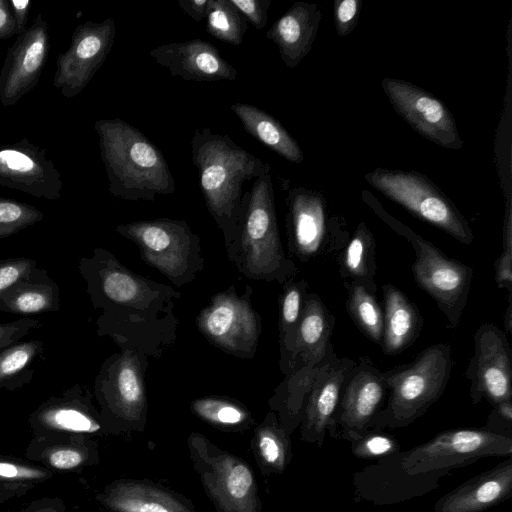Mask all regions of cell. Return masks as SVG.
<instances>
[{
  "instance_id": "6da1fadb",
  "label": "cell",
  "mask_w": 512,
  "mask_h": 512,
  "mask_svg": "<svg viewBox=\"0 0 512 512\" xmlns=\"http://www.w3.org/2000/svg\"><path fill=\"white\" fill-rule=\"evenodd\" d=\"M78 270L93 308L101 310L96 319L98 336H109L119 349L152 358H160L173 346L180 292L134 273L104 248L80 258Z\"/></svg>"
},
{
  "instance_id": "7a4b0ae2",
  "label": "cell",
  "mask_w": 512,
  "mask_h": 512,
  "mask_svg": "<svg viewBox=\"0 0 512 512\" xmlns=\"http://www.w3.org/2000/svg\"><path fill=\"white\" fill-rule=\"evenodd\" d=\"M191 157L206 208L227 249L235 236L245 183L270 173V165L243 149L229 135L209 128L194 132Z\"/></svg>"
},
{
  "instance_id": "3957f363",
  "label": "cell",
  "mask_w": 512,
  "mask_h": 512,
  "mask_svg": "<svg viewBox=\"0 0 512 512\" xmlns=\"http://www.w3.org/2000/svg\"><path fill=\"white\" fill-rule=\"evenodd\" d=\"M108 191L127 201H154L175 192V180L159 150L139 129L119 119L94 123Z\"/></svg>"
},
{
  "instance_id": "277c9868",
  "label": "cell",
  "mask_w": 512,
  "mask_h": 512,
  "mask_svg": "<svg viewBox=\"0 0 512 512\" xmlns=\"http://www.w3.org/2000/svg\"><path fill=\"white\" fill-rule=\"evenodd\" d=\"M226 256L248 279L281 285L295 279L298 269L280 239L270 173L256 178L250 190L244 192L235 236Z\"/></svg>"
},
{
  "instance_id": "5b68a950",
  "label": "cell",
  "mask_w": 512,
  "mask_h": 512,
  "mask_svg": "<svg viewBox=\"0 0 512 512\" xmlns=\"http://www.w3.org/2000/svg\"><path fill=\"white\" fill-rule=\"evenodd\" d=\"M452 365L450 345L438 343L411 362L383 371L388 394L371 430L402 428L425 414L444 393Z\"/></svg>"
},
{
  "instance_id": "8992f818",
  "label": "cell",
  "mask_w": 512,
  "mask_h": 512,
  "mask_svg": "<svg viewBox=\"0 0 512 512\" xmlns=\"http://www.w3.org/2000/svg\"><path fill=\"white\" fill-rule=\"evenodd\" d=\"M148 360L135 350L120 349L101 364L93 394L107 435L144 432L148 420Z\"/></svg>"
},
{
  "instance_id": "52a82bcc",
  "label": "cell",
  "mask_w": 512,
  "mask_h": 512,
  "mask_svg": "<svg viewBox=\"0 0 512 512\" xmlns=\"http://www.w3.org/2000/svg\"><path fill=\"white\" fill-rule=\"evenodd\" d=\"M370 205L382 221L410 243L415 254L412 273L416 284L434 299L448 326L456 328L467 304L473 268L446 256L379 204Z\"/></svg>"
},
{
  "instance_id": "ba28073f",
  "label": "cell",
  "mask_w": 512,
  "mask_h": 512,
  "mask_svg": "<svg viewBox=\"0 0 512 512\" xmlns=\"http://www.w3.org/2000/svg\"><path fill=\"white\" fill-rule=\"evenodd\" d=\"M115 231L133 242L142 260L175 286L191 283L205 267L200 238L184 220L133 221L117 225Z\"/></svg>"
},
{
  "instance_id": "9c48e42d",
  "label": "cell",
  "mask_w": 512,
  "mask_h": 512,
  "mask_svg": "<svg viewBox=\"0 0 512 512\" xmlns=\"http://www.w3.org/2000/svg\"><path fill=\"white\" fill-rule=\"evenodd\" d=\"M186 442L191 465L216 512H262L255 474L245 460L199 432L190 433Z\"/></svg>"
},
{
  "instance_id": "30bf717a",
  "label": "cell",
  "mask_w": 512,
  "mask_h": 512,
  "mask_svg": "<svg viewBox=\"0 0 512 512\" xmlns=\"http://www.w3.org/2000/svg\"><path fill=\"white\" fill-rule=\"evenodd\" d=\"M512 455V438L485 428L442 431L429 441L395 454L397 465L407 475L450 470L480 458Z\"/></svg>"
},
{
  "instance_id": "8fae6325",
  "label": "cell",
  "mask_w": 512,
  "mask_h": 512,
  "mask_svg": "<svg viewBox=\"0 0 512 512\" xmlns=\"http://www.w3.org/2000/svg\"><path fill=\"white\" fill-rule=\"evenodd\" d=\"M365 179L416 217L470 245L472 229L454 203L426 176L415 171L377 168Z\"/></svg>"
},
{
  "instance_id": "7c38bea8",
  "label": "cell",
  "mask_w": 512,
  "mask_h": 512,
  "mask_svg": "<svg viewBox=\"0 0 512 512\" xmlns=\"http://www.w3.org/2000/svg\"><path fill=\"white\" fill-rule=\"evenodd\" d=\"M252 294L250 285L241 294L231 285L214 294L196 319L197 329L211 345L243 359L255 356L262 332V319L252 305Z\"/></svg>"
},
{
  "instance_id": "4fadbf2b",
  "label": "cell",
  "mask_w": 512,
  "mask_h": 512,
  "mask_svg": "<svg viewBox=\"0 0 512 512\" xmlns=\"http://www.w3.org/2000/svg\"><path fill=\"white\" fill-rule=\"evenodd\" d=\"M288 256L301 262L326 259L337 254L349 239L348 232L329 217L324 196L297 187L286 197Z\"/></svg>"
},
{
  "instance_id": "5bb4252c",
  "label": "cell",
  "mask_w": 512,
  "mask_h": 512,
  "mask_svg": "<svg viewBox=\"0 0 512 512\" xmlns=\"http://www.w3.org/2000/svg\"><path fill=\"white\" fill-rule=\"evenodd\" d=\"M388 394L383 371L361 356L347 380L327 431L350 442L371 430Z\"/></svg>"
},
{
  "instance_id": "9a60e30c",
  "label": "cell",
  "mask_w": 512,
  "mask_h": 512,
  "mask_svg": "<svg viewBox=\"0 0 512 512\" xmlns=\"http://www.w3.org/2000/svg\"><path fill=\"white\" fill-rule=\"evenodd\" d=\"M116 36L113 18L87 20L76 26L68 49L59 54L53 85L65 98L80 94L104 64Z\"/></svg>"
},
{
  "instance_id": "2e32d148",
  "label": "cell",
  "mask_w": 512,
  "mask_h": 512,
  "mask_svg": "<svg viewBox=\"0 0 512 512\" xmlns=\"http://www.w3.org/2000/svg\"><path fill=\"white\" fill-rule=\"evenodd\" d=\"M474 351L465 377L471 400L492 406L512 400V351L506 334L492 323H483L474 336Z\"/></svg>"
},
{
  "instance_id": "e0dca14e",
  "label": "cell",
  "mask_w": 512,
  "mask_h": 512,
  "mask_svg": "<svg viewBox=\"0 0 512 512\" xmlns=\"http://www.w3.org/2000/svg\"><path fill=\"white\" fill-rule=\"evenodd\" d=\"M381 84L395 111L422 137L447 149L463 147L454 117L441 100L401 79L386 77Z\"/></svg>"
},
{
  "instance_id": "ac0fdd59",
  "label": "cell",
  "mask_w": 512,
  "mask_h": 512,
  "mask_svg": "<svg viewBox=\"0 0 512 512\" xmlns=\"http://www.w3.org/2000/svg\"><path fill=\"white\" fill-rule=\"evenodd\" d=\"M93 399V391L80 384L49 397L28 417L33 436L81 435L94 439L108 436Z\"/></svg>"
},
{
  "instance_id": "d6986e66",
  "label": "cell",
  "mask_w": 512,
  "mask_h": 512,
  "mask_svg": "<svg viewBox=\"0 0 512 512\" xmlns=\"http://www.w3.org/2000/svg\"><path fill=\"white\" fill-rule=\"evenodd\" d=\"M50 51L49 25L42 13L7 51L0 70V103L10 107L35 88Z\"/></svg>"
},
{
  "instance_id": "ffe728a7",
  "label": "cell",
  "mask_w": 512,
  "mask_h": 512,
  "mask_svg": "<svg viewBox=\"0 0 512 512\" xmlns=\"http://www.w3.org/2000/svg\"><path fill=\"white\" fill-rule=\"evenodd\" d=\"M64 183L47 150L27 138L0 146V187L58 200Z\"/></svg>"
},
{
  "instance_id": "44dd1931",
  "label": "cell",
  "mask_w": 512,
  "mask_h": 512,
  "mask_svg": "<svg viewBox=\"0 0 512 512\" xmlns=\"http://www.w3.org/2000/svg\"><path fill=\"white\" fill-rule=\"evenodd\" d=\"M356 361L334 353L320 368L307 395L300 422V439L321 447L344 386Z\"/></svg>"
},
{
  "instance_id": "7402d4cb",
  "label": "cell",
  "mask_w": 512,
  "mask_h": 512,
  "mask_svg": "<svg viewBox=\"0 0 512 512\" xmlns=\"http://www.w3.org/2000/svg\"><path fill=\"white\" fill-rule=\"evenodd\" d=\"M150 57L171 76L187 81H234L237 70L227 62L218 49L202 39L172 42L153 48Z\"/></svg>"
},
{
  "instance_id": "603a6c76",
  "label": "cell",
  "mask_w": 512,
  "mask_h": 512,
  "mask_svg": "<svg viewBox=\"0 0 512 512\" xmlns=\"http://www.w3.org/2000/svg\"><path fill=\"white\" fill-rule=\"evenodd\" d=\"M95 499L109 512H199L184 495L146 479H116Z\"/></svg>"
},
{
  "instance_id": "cb8c5ba5",
  "label": "cell",
  "mask_w": 512,
  "mask_h": 512,
  "mask_svg": "<svg viewBox=\"0 0 512 512\" xmlns=\"http://www.w3.org/2000/svg\"><path fill=\"white\" fill-rule=\"evenodd\" d=\"M512 492V458L462 483L438 499L434 512H482Z\"/></svg>"
},
{
  "instance_id": "d4e9b609",
  "label": "cell",
  "mask_w": 512,
  "mask_h": 512,
  "mask_svg": "<svg viewBox=\"0 0 512 512\" xmlns=\"http://www.w3.org/2000/svg\"><path fill=\"white\" fill-rule=\"evenodd\" d=\"M321 18L315 3L297 1L268 29L266 38L277 46L285 66L296 67L310 52Z\"/></svg>"
},
{
  "instance_id": "484cf974",
  "label": "cell",
  "mask_w": 512,
  "mask_h": 512,
  "mask_svg": "<svg viewBox=\"0 0 512 512\" xmlns=\"http://www.w3.org/2000/svg\"><path fill=\"white\" fill-rule=\"evenodd\" d=\"M25 457L52 472H78L100 462L98 441L81 435L33 436Z\"/></svg>"
},
{
  "instance_id": "4316f807",
  "label": "cell",
  "mask_w": 512,
  "mask_h": 512,
  "mask_svg": "<svg viewBox=\"0 0 512 512\" xmlns=\"http://www.w3.org/2000/svg\"><path fill=\"white\" fill-rule=\"evenodd\" d=\"M335 323V316L318 294L308 292L297 329L290 368L297 363L320 364L325 361L334 352L330 337Z\"/></svg>"
},
{
  "instance_id": "83f0119b",
  "label": "cell",
  "mask_w": 512,
  "mask_h": 512,
  "mask_svg": "<svg viewBox=\"0 0 512 512\" xmlns=\"http://www.w3.org/2000/svg\"><path fill=\"white\" fill-rule=\"evenodd\" d=\"M383 337L382 351L396 355L410 347L419 336L423 319L418 307L394 285H382Z\"/></svg>"
},
{
  "instance_id": "f1b7e54d",
  "label": "cell",
  "mask_w": 512,
  "mask_h": 512,
  "mask_svg": "<svg viewBox=\"0 0 512 512\" xmlns=\"http://www.w3.org/2000/svg\"><path fill=\"white\" fill-rule=\"evenodd\" d=\"M60 309L58 284L44 268L31 272L0 296V312L32 316Z\"/></svg>"
},
{
  "instance_id": "f546056e",
  "label": "cell",
  "mask_w": 512,
  "mask_h": 512,
  "mask_svg": "<svg viewBox=\"0 0 512 512\" xmlns=\"http://www.w3.org/2000/svg\"><path fill=\"white\" fill-rule=\"evenodd\" d=\"M339 273L344 285H359L376 294V242L364 222L358 224L344 247L337 253Z\"/></svg>"
},
{
  "instance_id": "4dcf8cb0",
  "label": "cell",
  "mask_w": 512,
  "mask_h": 512,
  "mask_svg": "<svg viewBox=\"0 0 512 512\" xmlns=\"http://www.w3.org/2000/svg\"><path fill=\"white\" fill-rule=\"evenodd\" d=\"M230 109L240 120L244 130L284 159L301 163L304 154L297 141L272 115L247 103L231 104Z\"/></svg>"
},
{
  "instance_id": "1f68e13d",
  "label": "cell",
  "mask_w": 512,
  "mask_h": 512,
  "mask_svg": "<svg viewBox=\"0 0 512 512\" xmlns=\"http://www.w3.org/2000/svg\"><path fill=\"white\" fill-rule=\"evenodd\" d=\"M250 446L256 464L264 475L282 474L291 462L290 435L273 411H269L255 426Z\"/></svg>"
},
{
  "instance_id": "d6a6232c",
  "label": "cell",
  "mask_w": 512,
  "mask_h": 512,
  "mask_svg": "<svg viewBox=\"0 0 512 512\" xmlns=\"http://www.w3.org/2000/svg\"><path fill=\"white\" fill-rule=\"evenodd\" d=\"M279 296V367L285 375L291 365L298 325L308 293L306 280H290L283 285Z\"/></svg>"
},
{
  "instance_id": "836d02e7",
  "label": "cell",
  "mask_w": 512,
  "mask_h": 512,
  "mask_svg": "<svg viewBox=\"0 0 512 512\" xmlns=\"http://www.w3.org/2000/svg\"><path fill=\"white\" fill-rule=\"evenodd\" d=\"M191 412L201 421L226 433H243L255 425L251 411L237 399L210 395L191 401Z\"/></svg>"
},
{
  "instance_id": "e575fe53",
  "label": "cell",
  "mask_w": 512,
  "mask_h": 512,
  "mask_svg": "<svg viewBox=\"0 0 512 512\" xmlns=\"http://www.w3.org/2000/svg\"><path fill=\"white\" fill-rule=\"evenodd\" d=\"M44 343L39 339L18 341L0 351V390L16 391L32 381L35 362L42 358Z\"/></svg>"
},
{
  "instance_id": "d590c367",
  "label": "cell",
  "mask_w": 512,
  "mask_h": 512,
  "mask_svg": "<svg viewBox=\"0 0 512 512\" xmlns=\"http://www.w3.org/2000/svg\"><path fill=\"white\" fill-rule=\"evenodd\" d=\"M347 290L346 308L358 329L373 343L382 347L383 310L375 294L359 285H344Z\"/></svg>"
},
{
  "instance_id": "8d00e7d4",
  "label": "cell",
  "mask_w": 512,
  "mask_h": 512,
  "mask_svg": "<svg viewBox=\"0 0 512 512\" xmlns=\"http://www.w3.org/2000/svg\"><path fill=\"white\" fill-rule=\"evenodd\" d=\"M206 20L209 35L231 45L242 44L247 20L230 0H209Z\"/></svg>"
},
{
  "instance_id": "74e56055",
  "label": "cell",
  "mask_w": 512,
  "mask_h": 512,
  "mask_svg": "<svg viewBox=\"0 0 512 512\" xmlns=\"http://www.w3.org/2000/svg\"><path fill=\"white\" fill-rule=\"evenodd\" d=\"M44 218L38 208L16 199L0 196V239L10 237Z\"/></svg>"
},
{
  "instance_id": "f35d334b",
  "label": "cell",
  "mask_w": 512,
  "mask_h": 512,
  "mask_svg": "<svg viewBox=\"0 0 512 512\" xmlns=\"http://www.w3.org/2000/svg\"><path fill=\"white\" fill-rule=\"evenodd\" d=\"M54 472L18 457L0 455V483L38 485L52 479Z\"/></svg>"
},
{
  "instance_id": "ab89813d",
  "label": "cell",
  "mask_w": 512,
  "mask_h": 512,
  "mask_svg": "<svg viewBox=\"0 0 512 512\" xmlns=\"http://www.w3.org/2000/svg\"><path fill=\"white\" fill-rule=\"evenodd\" d=\"M353 455L360 459H381L400 452L398 441L381 430H369L351 442Z\"/></svg>"
},
{
  "instance_id": "60d3db41",
  "label": "cell",
  "mask_w": 512,
  "mask_h": 512,
  "mask_svg": "<svg viewBox=\"0 0 512 512\" xmlns=\"http://www.w3.org/2000/svg\"><path fill=\"white\" fill-rule=\"evenodd\" d=\"M495 280L500 289L512 294V216L509 204L504 218L502 251L495 262Z\"/></svg>"
},
{
  "instance_id": "b9f144b4",
  "label": "cell",
  "mask_w": 512,
  "mask_h": 512,
  "mask_svg": "<svg viewBox=\"0 0 512 512\" xmlns=\"http://www.w3.org/2000/svg\"><path fill=\"white\" fill-rule=\"evenodd\" d=\"M37 266L34 259L26 257L0 260V296L11 286L25 278Z\"/></svg>"
},
{
  "instance_id": "7bdbcfd3",
  "label": "cell",
  "mask_w": 512,
  "mask_h": 512,
  "mask_svg": "<svg viewBox=\"0 0 512 512\" xmlns=\"http://www.w3.org/2000/svg\"><path fill=\"white\" fill-rule=\"evenodd\" d=\"M334 23L339 36H346L356 27L361 11V0H335L333 3Z\"/></svg>"
},
{
  "instance_id": "ee69618b",
  "label": "cell",
  "mask_w": 512,
  "mask_h": 512,
  "mask_svg": "<svg viewBox=\"0 0 512 512\" xmlns=\"http://www.w3.org/2000/svg\"><path fill=\"white\" fill-rule=\"evenodd\" d=\"M42 325L41 321L29 317H23L8 323L0 322V351L20 341L32 330L38 329Z\"/></svg>"
},
{
  "instance_id": "f6af8a7d",
  "label": "cell",
  "mask_w": 512,
  "mask_h": 512,
  "mask_svg": "<svg viewBox=\"0 0 512 512\" xmlns=\"http://www.w3.org/2000/svg\"><path fill=\"white\" fill-rule=\"evenodd\" d=\"M256 29H263L268 21L271 0H230Z\"/></svg>"
},
{
  "instance_id": "bcb514c9",
  "label": "cell",
  "mask_w": 512,
  "mask_h": 512,
  "mask_svg": "<svg viewBox=\"0 0 512 512\" xmlns=\"http://www.w3.org/2000/svg\"><path fill=\"white\" fill-rule=\"evenodd\" d=\"M18 512H66V505L59 497H43L30 502Z\"/></svg>"
},
{
  "instance_id": "7dc6e473",
  "label": "cell",
  "mask_w": 512,
  "mask_h": 512,
  "mask_svg": "<svg viewBox=\"0 0 512 512\" xmlns=\"http://www.w3.org/2000/svg\"><path fill=\"white\" fill-rule=\"evenodd\" d=\"M16 24V35L19 36L28 29L30 0H8Z\"/></svg>"
},
{
  "instance_id": "c3c4849f",
  "label": "cell",
  "mask_w": 512,
  "mask_h": 512,
  "mask_svg": "<svg viewBox=\"0 0 512 512\" xmlns=\"http://www.w3.org/2000/svg\"><path fill=\"white\" fill-rule=\"evenodd\" d=\"M16 35V24L8 0H0V40Z\"/></svg>"
},
{
  "instance_id": "681fc988",
  "label": "cell",
  "mask_w": 512,
  "mask_h": 512,
  "mask_svg": "<svg viewBox=\"0 0 512 512\" xmlns=\"http://www.w3.org/2000/svg\"><path fill=\"white\" fill-rule=\"evenodd\" d=\"M209 0H178L180 8L194 21L206 18Z\"/></svg>"
},
{
  "instance_id": "f907efd6",
  "label": "cell",
  "mask_w": 512,
  "mask_h": 512,
  "mask_svg": "<svg viewBox=\"0 0 512 512\" xmlns=\"http://www.w3.org/2000/svg\"><path fill=\"white\" fill-rule=\"evenodd\" d=\"M34 487V485L24 483H0V504L24 496Z\"/></svg>"
},
{
  "instance_id": "816d5d0a",
  "label": "cell",
  "mask_w": 512,
  "mask_h": 512,
  "mask_svg": "<svg viewBox=\"0 0 512 512\" xmlns=\"http://www.w3.org/2000/svg\"><path fill=\"white\" fill-rule=\"evenodd\" d=\"M493 412L510 424L512 422V400L497 404L494 406Z\"/></svg>"
},
{
  "instance_id": "f5cc1de1",
  "label": "cell",
  "mask_w": 512,
  "mask_h": 512,
  "mask_svg": "<svg viewBox=\"0 0 512 512\" xmlns=\"http://www.w3.org/2000/svg\"><path fill=\"white\" fill-rule=\"evenodd\" d=\"M512 294H508V306L506 312L504 314V324L507 333H511L512 331Z\"/></svg>"
}]
</instances>
